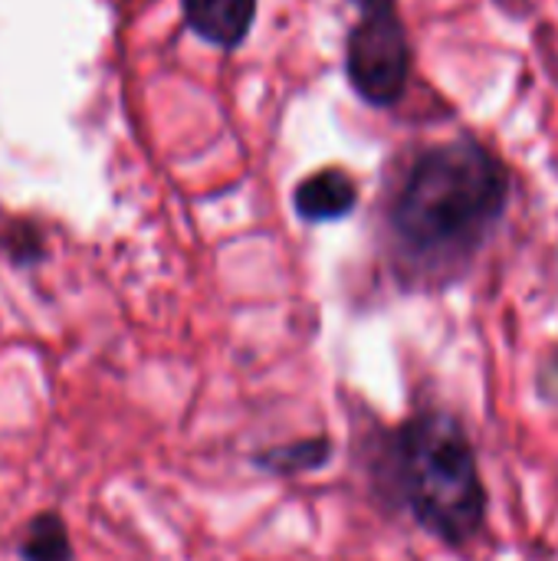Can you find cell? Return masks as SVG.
I'll list each match as a JSON object with an SVG mask.
<instances>
[{
  "label": "cell",
  "mask_w": 558,
  "mask_h": 561,
  "mask_svg": "<svg viewBox=\"0 0 558 561\" xmlns=\"http://www.w3.org/2000/svg\"><path fill=\"white\" fill-rule=\"evenodd\" d=\"M375 483L418 529L451 549L470 546L490 516V493L467 427L428 408L391 427L372 460Z\"/></svg>",
  "instance_id": "7a4b0ae2"
},
{
  "label": "cell",
  "mask_w": 558,
  "mask_h": 561,
  "mask_svg": "<svg viewBox=\"0 0 558 561\" xmlns=\"http://www.w3.org/2000/svg\"><path fill=\"white\" fill-rule=\"evenodd\" d=\"M184 16L201 39L234 49L253 26L257 0H184Z\"/></svg>",
  "instance_id": "5b68a950"
},
{
  "label": "cell",
  "mask_w": 558,
  "mask_h": 561,
  "mask_svg": "<svg viewBox=\"0 0 558 561\" xmlns=\"http://www.w3.org/2000/svg\"><path fill=\"white\" fill-rule=\"evenodd\" d=\"M358 184L342 168H322L299 181L293 191V207L306 224H332L355 210Z\"/></svg>",
  "instance_id": "277c9868"
},
{
  "label": "cell",
  "mask_w": 558,
  "mask_h": 561,
  "mask_svg": "<svg viewBox=\"0 0 558 561\" xmlns=\"http://www.w3.org/2000/svg\"><path fill=\"white\" fill-rule=\"evenodd\" d=\"M358 20L345 36V76L368 105H395L411 76V43L398 0H355Z\"/></svg>",
  "instance_id": "3957f363"
},
{
  "label": "cell",
  "mask_w": 558,
  "mask_h": 561,
  "mask_svg": "<svg viewBox=\"0 0 558 561\" xmlns=\"http://www.w3.org/2000/svg\"><path fill=\"white\" fill-rule=\"evenodd\" d=\"M23 561H72V542L66 533V523L56 513L36 516L20 542Z\"/></svg>",
  "instance_id": "52a82bcc"
},
{
  "label": "cell",
  "mask_w": 558,
  "mask_h": 561,
  "mask_svg": "<svg viewBox=\"0 0 558 561\" xmlns=\"http://www.w3.org/2000/svg\"><path fill=\"white\" fill-rule=\"evenodd\" d=\"M329 460H332V440L326 434L299 437V440L276 444V447H266V450L253 454V467L263 470V473H270V477H280V480H293V477L316 473Z\"/></svg>",
  "instance_id": "8992f818"
},
{
  "label": "cell",
  "mask_w": 558,
  "mask_h": 561,
  "mask_svg": "<svg viewBox=\"0 0 558 561\" xmlns=\"http://www.w3.org/2000/svg\"><path fill=\"white\" fill-rule=\"evenodd\" d=\"M510 204V171L480 141L428 148L395 191L385 233L395 276L411 293L454 286L490 243Z\"/></svg>",
  "instance_id": "6da1fadb"
}]
</instances>
